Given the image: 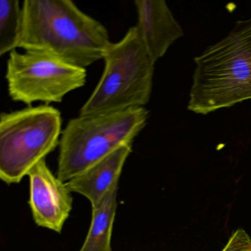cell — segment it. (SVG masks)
Returning a JSON list of instances; mask_svg holds the SVG:
<instances>
[{
	"mask_svg": "<svg viewBox=\"0 0 251 251\" xmlns=\"http://www.w3.org/2000/svg\"><path fill=\"white\" fill-rule=\"evenodd\" d=\"M30 183L28 204L36 226L61 233L73 208L72 192L48 167L39 161L27 175Z\"/></svg>",
	"mask_w": 251,
	"mask_h": 251,
	"instance_id": "52a82bcc",
	"label": "cell"
},
{
	"mask_svg": "<svg viewBox=\"0 0 251 251\" xmlns=\"http://www.w3.org/2000/svg\"><path fill=\"white\" fill-rule=\"evenodd\" d=\"M187 108L206 115L251 100V18L194 58Z\"/></svg>",
	"mask_w": 251,
	"mask_h": 251,
	"instance_id": "7a4b0ae2",
	"label": "cell"
},
{
	"mask_svg": "<svg viewBox=\"0 0 251 251\" xmlns=\"http://www.w3.org/2000/svg\"><path fill=\"white\" fill-rule=\"evenodd\" d=\"M61 111L47 104L0 115V179L20 183L30 170L59 146Z\"/></svg>",
	"mask_w": 251,
	"mask_h": 251,
	"instance_id": "5b68a950",
	"label": "cell"
},
{
	"mask_svg": "<svg viewBox=\"0 0 251 251\" xmlns=\"http://www.w3.org/2000/svg\"><path fill=\"white\" fill-rule=\"evenodd\" d=\"M136 27L155 62L183 36V30L164 0H136Z\"/></svg>",
	"mask_w": 251,
	"mask_h": 251,
	"instance_id": "ba28073f",
	"label": "cell"
},
{
	"mask_svg": "<svg viewBox=\"0 0 251 251\" xmlns=\"http://www.w3.org/2000/svg\"><path fill=\"white\" fill-rule=\"evenodd\" d=\"M102 60L103 73L79 115L145 108L152 94L155 62L136 25L111 44Z\"/></svg>",
	"mask_w": 251,
	"mask_h": 251,
	"instance_id": "277c9868",
	"label": "cell"
},
{
	"mask_svg": "<svg viewBox=\"0 0 251 251\" xmlns=\"http://www.w3.org/2000/svg\"><path fill=\"white\" fill-rule=\"evenodd\" d=\"M19 48L86 69L112 42L106 27L71 0H25Z\"/></svg>",
	"mask_w": 251,
	"mask_h": 251,
	"instance_id": "6da1fadb",
	"label": "cell"
},
{
	"mask_svg": "<svg viewBox=\"0 0 251 251\" xmlns=\"http://www.w3.org/2000/svg\"><path fill=\"white\" fill-rule=\"evenodd\" d=\"M148 117L146 108H134L72 119L61 133L57 177L68 182L122 145L133 142Z\"/></svg>",
	"mask_w": 251,
	"mask_h": 251,
	"instance_id": "3957f363",
	"label": "cell"
},
{
	"mask_svg": "<svg viewBox=\"0 0 251 251\" xmlns=\"http://www.w3.org/2000/svg\"><path fill=\"white\" fill-rule=\"evenodd\" d=\"M86 77V69L40 52L16 50L7 61L10 98L28 106L62 102L66 95L85 86Z\"/></svg>",
	"mask_w": 251,
	"mask_h": 251,
	"instance_id": "8992f818",
	"label": "cell"
},
{
	"mask_svg": "<svg viewBox=\"0 0 251 251\" xmlns=\"http://www.w3.org/2000/svg\"><path fill=\"white\" fill-rule=\"evenodd\" d=\"M222 251H251V236L243 229H238Z\"/></svg>",
	"mask_w": 251,
	"mask_h": 251,
	"instance_id": "7c38bea8",
	"label": "cell"
},
{
	"mask_svg": "<svg viewBox=\"0 0 251 251\" xmlns=\"http://www.w3.org/2000/svg\"><path fill=\"white\" fill-rule=\"evenodd\" d=\"M23 25V7L19 0H0V55L19 48Z\"/></svg>",
	"mask_w": 251,
	"mask_h": 251,
	"instance_id": "8fae6325",
	"label": "cell"
},
{
	"mask_svg": "<svg viewBox=\"0 0 251 251\" xmlns=\"http://www.w3.org/2000/svg\"><path fill=\"white\" fill-rule=\"evenodd\" d=\"M133 143L124 144L81 174L66 182L69 189L86 198L92 208L96 207L112 186L119 183L126 161L132 152Z\"/></svg>",
	"mask_w": 251,
	"mask_h": 251,
	"instance_id": "9c48e42d",
	"label": "cell"
},
{
	"mask_svg": "<svg viewBox=\"0 0 251 251\" xmlns=\"http://www.w3.org/2000/svg\"><path fill=\"white\" fill-rule=\"evenodd\" d=\"M119 183L104 199L92 208V221L84 242L79 251H112L113 227L117 213Z\"/></svg>",
	"mask_w": 251,
	"mask_h": 251,
	"instance_id": "30bf717a",
	"label": "cell"
}]
</instances>
